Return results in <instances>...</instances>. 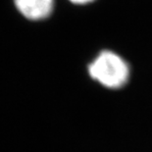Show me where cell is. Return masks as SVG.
Wrapping results in <instances>:
<instances>
[{
    "label": "cell",
    "mask_w": 152,
    "mask_h": 152,
    "mask_svg": "<svg viewBox=\"0 0 152 152\" xmlns=\"http://www.w3.org/2000/svg\"><path fill=\"white\" fill-rule=\"evenodd\" d=\"M70 2L74 3V4H77V5H85V4H88V3H91L94 0H69Z\"/></svg>",
    "instance_id": "3957f363"
},
{
    "label": "cell",
    "mask_w": 152,
    "mask_h": 152,
    "mask_svg": "<svg viewBox=\"0 0 152 152\" xmlns=\"http://www.w3.org/2000/svg\"><path fill=\"white\" fill-rule=\"evenodd\" d=\"M91 79L111 89L121 88L130 79V66L115 52H100L87 68Z\"/></svg>",
    "instance_id": "6da1fadb"
},
{
    "label": "cell",
    "mask_w": 152,
    "mask_h": 152,
    "mask_svg": "<svg viewBox=\"0 0 152 152\" xmlns=\"http://www.w3.org/2000/svg\"><path fill=\"white\" fill-rule=\"evenodd\" d=\"M14 3L18 11L31 21L48 18L54 8V0H14Z\"/></svg>",
    "instance_id": "7a4b0ae2"
}]
</instances>
